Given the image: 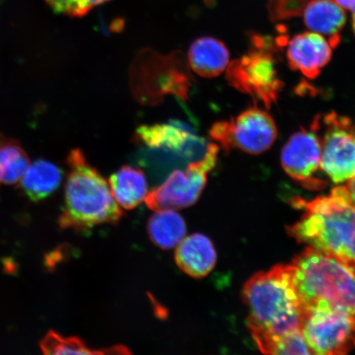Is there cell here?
I'll use <instances>...</instances> for the list:
<instances>
[{"mask_svg":"<svg viewBox=\"0 0 355 355\" xmlns=\"http://www.w3.org/2000/svg\"><path fill=\"white\" fill-rule=\"evenodd\" d=\"M29 165L28 155L19 144L0 135V184L19 183Z\"/></svg>","mask_w":355,"mask_h":355,"instance_id":"obj_19","label":"cell"},{"mask_svg":"<svg viewBox=\"0 0 355 355\" xmlns=\"http://www.w3.org/2000/svg\"><path fill=\"white\" fill-rule=\"evenodd\" d=\"M62 228L87 230L104 224L117 223L123 216L110 192L107 181L87 162L80 149L69 155Z\"/></svg>","mask_w":355,"mask_h":355,"instance_id":"obj_3","label":"cell"},{"mask_svg":"<svg viewBox=\"0 0 355 355\" xmlns=\"http://www.w3.org/2000/svg\"><path fill=\"white\" fill-rule=\"evenodd\" d=\"M332 47L323 35L313 32L296 35L288 43L286 57L293 70L315 79L329 63Z\"/></svg>","mask_w":355,"mask_h":355,"instance_id":"obj_11","label":"cell"},{"mask_svg":"<svg viewBox=\"0 0 355 355\" xmlns=\"http://www.w3.org/2000/svg\"><path fill=\"white\" fill-rule=\"evenodd\" d=\"M155 211L148 225L150 239L162 250L175 248L186 237L187 232L183 217L174 209Z\"/></svg>","mask_w":355,"mask_h":355,"instance_id":"obj_17","label":"cell"},{"mask_svg":"<svg viewBox=\"0 0 355 355\" xmlns=\"http://www.w3.org/2000/svg\"><path fill=\"white\" fill-rule=\"evenodd\" d=\"M309 1V0H268L266 7L270 19L279 21L300 17Z\"/></svg>","mask_w":355,"mask_h":355,"instance_id":"obj_21","label":"cell"},{"mask_svg":"<svg viewBox=\"0 0 355 355\" xmlns=\"http://www.w3.org/2000/svg\"><path fill=\"white\" fill-rule=\"evenodd\" d=\"M322 148L316 132L302 128L287 141L282 150V165L292 179L306 188L322 189L327 182L316 177L321 168Z\"/></svg>","mask_w":355,"mask_h":355,"instance_id":"obj_10","label":"cell"},{"mask_svg":"<svg viewBox=\"0 0 355 355\" xmlns=\"http://www.w3.org/2000/svg\"><path fill=\"white\" fill-rule=\"evenodd\" d=\"M250 310L248 324L261 352L305 354L301 332L303 305L295 285L294 266L278 265L250 279L243 287Z\"/></svg>","mask_w":355,"mask_h":355,"instance_id":"obj_1","label":"cell"},{"mask_svg":"<svg viewBox=\"0 0 355 355\" xmlns=\"http://www.w3.org/2000/svg\"><path fill=\"white\" fill-rule=\"evenodd\" d=\"M109 186L115 202L121 209H135L146 201L149 193L144 171L130 166H123L111 175Z\"/></svg>","mask_w":355,"mask_h":355,"instance_id":"obj_15","label":"cell"},{"mask_svg":"<svg viewBox=\"0 0 355 355\" xmlns=\"http://www.w3.org/2000/svg\"><path fill=\"white\" fill-rule=\"evenodd\" d=\"M57 12L70 17H83L93 8L110 0H44Z\"/></svg>","mask_w":355,"mask_h":355,"instance_id":"obj_22","label":"cell"},{"mask_svg":"<svg viewBox=\"0 0 355 355\" xmlns=\"http://www.w3.org/2000/svg\"><path fill=\"white\" fill-rule=\"evenodd\" d=\"M218 144H209L205 155L190 164L184 171H175L159 187L149 192L146 203L150 209H181L196 203L214 168Z\"/></svg>","mask_w":355,"mask_h":355,"instance_id":"obj_6","label":"cell"},{"mask_svg":"<svg viewBox=\"0 0 355 355\" xmlns=\"http://www.w3.org/2000/svg\"><path fill=\"white\" fill-rule=\"evenodd\" d=\"M63 176V171L54 163L38 159L29 165L22 176L21 188L32 201L39 202L60 187Z\"/></svg>","mask_w":355,"mask_h":355,"instance_id":"obj_16","label":"cell"},{"mask_svg":"<svg viewBox=\"0 0 355 355\" xmlns=\"http://www.w3.org/2000/svg\"><path fill=\"white\" fill-rule=\"evenodd\" d=\"M41 347L47 354H104L99 350H93L78 338H64L51 331L42 340Z\"/></svg>","mask_w":355,"mask_h":355,"instance_id":"obj_20","label":"cell"},{"mask_svg":"<svg viewBox=\"0 0 355 355\" xmlns=\"http://www.w3.org/2000/svg\"><path fill=\"white\" fill-rule=\"evenodd\" d=\"M301 331L313 354H345L355 349L354 314L336 310H304Z\"/></svg>","mask_w":355,"mask_h":355,"instance_id":"obj_8","label":"cell"},{"mask_svg":"<svg viewBox=\"0 0 355 355\" xmlns=\"http://www.w3.org/2000/svg\"><path fill=\"white\" fill-rule=\"evenodd\" d=\"M302 15L311 32L323 35L332 48L338 46L347 17L335 0H309Z\"/></svg>","mask_w":355,"mask_h":355,"instance_id":"obj_12","label":"cell"},{"mask_svg":"<svg viewBox=\"0 0 355 355\" xmlns=\"http://www.w3.org/2000/svg\"><path fill=\"white\" fill-rule=\"evenodd\" d=\"M303 311H343L355 315V275L338 260L306 248L292 263Z\"/></svg>","mask_w":355,"mask_h":355,"instance_id":"obj_4","label":"cell"},{"mask_svg":"<svg viewBox=\"0 0 355 355\" xmlns=\"http://www.w3.org/2000/svg\"><path fill=\"white\" fill-rule=\"evenodd\" d=\"M318 119L324 131L322 135H318L322 171L335 184L349 180L355 175V132L352 121L334 112Z\"/></svg>","mask_w":355,"mask_h":355,"instance_id":"obj_9","label":"cell"},{"mask_svg":"<svg viewBox=\"0 0 355 355\" xmlns=\"http://www.w3.org/2000/svg\"><path fill=\"white\" fill-rule=\"evenodd\" d=\"M137 135L150 148H166L174 152H181L189 141L198 139L184 128L171 123L141 126Z\"/></svg>","mask_w":355,"mask_h":355,"instance_id":"obj_18","label":"cell"},{"mask_svg":"<svg viewBox=\"0 0 355 355\" xmlns=\"http://www.w3.org/2000/svg\"><path fill=\"white\" fill-rule=\"evenodd\" d=\"M288 232L300 243L334 257L355 275V207L345 186L308 202L304 216Z\"/></svg>","mask_w":355,"mask_h":355,"instance_id":"obj_2","label":"cell"},{"mask_svg":"<svg viewBox=\"0 0 355 355\" xmlns=\"http://www.w3.org/2000/svg\"><path fill=\"white\" fill-rule=\"evenodd\" d=\"M175 248L176 263L189 276L202 278L214 268L216 252L206 235L193 234L186 236Z\"/></svg>","mask_w":355,"mask_h":355,"instance_id":"obj_13","label":"cell"},{"mask_svg":"<svg viewBox=\"0 0 355 355\" xmlns=\"http://www.w3.org/2000/svg\"><path fill=\"white\" fill-rule=\"evenodd\" d=\"M345 188L347 189L350 202H352L355 207V175L348 180L347 185L345 186Z\"/></svg>","mask_w":355,"mask_h":355,"instance_id":"obj_23","label":"cell"},{"mask_svg":"<svg viewBox=\"0 0 355 355\" xmlns=\"http://www.w3.org/2000/svg\"><path fill=\"white\" fill-rule=\"evenodd\" d=\"M191 69L199 76L211 78L219 76L230 64V52L220 40L211 37L198 38L189 51Z\"/></svg>","mask_w":355,"mask_h":355,"instance_id":"obj_14","label":"cell"},{"mask_svg":"<svg viewBox=\"0 0 355 355\" xmlns=\"http://www.w3.org/2000/svg\"><path fill=\"white\" fill-rule=\"evenodd\" d=\"M210 135L226 152L237 148L259 155L274 144L277 128L268 112L259 107H251L229 121L216 123L211 128Z\"/></svg>","mask_w":355,"mask_h":355,"instance_id":"obj_7","label":"cell"},{"mask_svg":"<svg viewBox=\"0 0 355 355\" xmlns=\"http://www.w3.org/2000/svg\"><path fill=\"white\" fill-rule=\"evenodd\" d=\"M252 49L241 58L230 61L226 78L236 90L260 101L269 109L283 88L278 77L273 44L260 35H251Z\"/></svg>","mask_w":355,"mask_h":355,"instance_id":"obj_5","label":"cell"},{"mask_svg":"<svg viewBox=\"0 0 355 355\" xmlns=\"http://www.w3.org/2000/svg\"><path fill=\"white\" fill-rule=\"evenodd\" d=\"M354 132H355V128H354Z\"/></svg>","mask_w":355,"mask_h":355,"instance_id":"obj_25","label":"cell"},{"mask_svg":"<svg viewBox=\"0 0 355 355\" xmlns=\"http://www.w3.org/2000/svg\"><path fill=\"white\" fill-rule=\"evenodd\" d=\"M335 1L344 10L346 8V10H350L352 13L355 12V0H335Z\"/></svg>","mask_w":355,"mask_h":355,"instance_id":"obj_24","label":"cell"}]
</instances>
